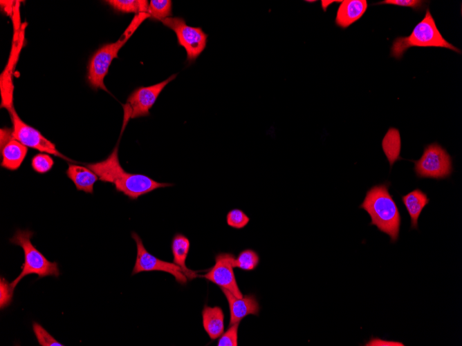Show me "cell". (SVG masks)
I'll return each instance as SVG.
<instances>
[{
    "label": "cell",
    "mask_w": 462,
    "mask_h": 346,
    "mask_svg": "<svg viewBox=\"0 0 462 346\" xmlns=\"http://www.w3.org/2000/svg\"><path fill=\"white\" fill-rule=\"evenodd\" d=\"M118 143L111 154L104 160L84 164L98 176L99 180L114 185L118 192H122L131 200L150 193L157 189L171 186L170 183L159 182L140 173H128L122 167L118 157Z\"/></svg>",
    "instance_id": "obj_1"
},
{
    "label": "cell",
    "mask_w": 462,
    "mask_h": 346,
    "mask_svg": "<svg viewBox=\"0 0 462 346\" xmlns=\"http://www.w3.org/2000/svg\"><path fill=\"white\" fill-rule=\"evenodd\" d=\"M389 182L375 185L369 189L360 209L366 211L371 217L370 225L390 237L394 243L398 239L401 223L398 208L389 192Z\"/></svg>",
    "instance_id": "obj_2"
},
{
    "label": "cell",
    "mask_w": 462,
    "mask_h": 346,
    "mask_svg": "<svg viewBox=\"0 0 462 346\" xmlns=\"http://www.w3.org/2000/svg\"><path fill=\"white\" fill-rule=\"evenodd\" d=\"M9 79L7 81L5 80L4 85H1V106L6 108L9 113L12 124V137L27 147L55 155L70 162H75L61 153L56 148L55 144L46 138L37 129L25 123L19 117L14 108L12 102L13 88L11 81Z\"/></svg>",
    "instance_id": "obj_3"
},
{
    "label": "cell",
    "mask_w": 462,
    "mask_h": 346,
    "mask_svg": "<svg viewBox=\"0 0 462 346\" xmlns=\"http://www.w3.org/2000/svg\"><path fill=\"white\" fill-rule=\"evenodd\" d=\"M147 18H149L147 13L136 15L123 34L115 42L105 44L93 53L87 67V79L91 87L109 92L104 85V79L108 74L112 61L118 57L119 50Z\"/></svg>",
    "instance_id": "obj_4"
},
{
    "label": "cell",
    "mask_w": 462,
    "mask_h": 346,
    "mask_svg": "<svg viewBox=\"0 0 462 346\" xmlns=\"http://www.w3.org/2000/svg\"><path fill=\"white\" fill-rule=\"evenodd\" d=\"M411 47L445 48L461 53L459 48L443 37L428 8L423 19L415 26L409 35L398 37L394 40L391 47V56L400 59Z\"/></svg>",
    "instance_id": "obj_5"
},
{
    "label": "cell",
    "mask_w": 462,
    "mask_h": 346,
    "mask_svg": "<svg viewBox=\"0 0 462 346\" xmlns=\"http://www.w3.org/2000/svg\"><path fill=\"white\" fill-rule=\"evenodd\" d=\"M33 232L28 229H17L10 242L22 248L24 253V262L21 266L20 274L10 283L13 289L19 282L26 276L36 274L39 278L46 276H59L58 265L56 262L49 261L31 242Z\"/></svg>",
    "instance_id": "obj_6"
},
{
    "label": "cell",
    "mask_w": 462,
    "mask_h": 346,
    "mask_svg": "<svg viewBox=\"0 0 462 346\" xmlns=\"http://www.w3.org/2000/svg\"><path fill=\"white\" fill-rule=\"evenodd\" d=\"M414 164L416 176L419 178L443 180L450 177L453 171L452 160L447 151L437 142L424 147V151Z\"/></svg>",
    "instance_id": "obj_7"
},
{
    "label": "cell",
    "mask_w": 462,
    "mask_h": 346,
    "mask_svg": "<svg viewBox=\"0 0 462 346\" xmlns=\"http://www.w3.org/2000/svg\"><path fill=\"white\" fill-rule=\"evenodd\" d=\"M176 77V74H174L160 83L149 86L138 87L129 95L126 103L122 104L124 119L121 134L130 119L149 115V110L155 104L162 90Z\"/></svg>",
    "instance_id": "obj_8"
},
{
    "label": "cell",
    "mask_w": 462,
    "mask_h": 346,
    "mask_svg": "<svg viewBox=\"0 0 462 346\" xmlns=\"http://www.w3.org/2000/svg\"><path fill=\"white\" fill-rule=\"evenodd\" d=\"M161 21L175 32L178 44L185 48L189 62L194 61L205 50L207 35L201 28L188 26L179 17H167Z\"/></svg>",
    "instance_id": "obj_9"
},
{
    "label": "cell",
    "mask_w": 462,
    "mask_h": 346,
    "mask_svg": "<svg viewBox=\"0 0 462 346\" xmlns=\"http://www.w3.org/2000/svg\"><path fill=\"white\" fill-rule=\"evenodd\" d=\"M131 238L136 242L137 249L136 259L131 275L145 271H160L172 274L176 281L181 285H185L187 282V277L178 265L174 262L162 260L149 253L137 233L133 231Z\"/></svg>",
    "instance_id": "obj_10"
},
{
    "label": "cell",
    "mask_w": 462,
    "mask_h": 346,
    "mask_svg": "<svg viewBox=\"0 0 462 346\" xmlns=\"http://www.w3.org/2000/svg\"><path fill=\"white\" fill-rule=\"evenodd\" d=\"M235 256L231 253H219L215 256V263L209 271L198 277L216 284L221 289L230 291L237 298H242L241 292L233 271V262Z\"/></svg>",
    "instance_id": "obj_11"
},
{
    "label": "cell",
    "mask_w": 462,
    "mask_h": 346,
    "mask_svg": "<svg viewBox=\"0 0 462 346\" xmlns=\"http://www.w3.org/2000/svg\"><path fill=\"white\" fill-rule=\"evenodd\" d=\"M28 153V147L14 139L9 128L1 129V166L16 171L21 165Z\"/></svg>",
    "instance_id": "obj_12"
},
{
    "label": "cell",
    "mask_w": 462,
    "mask_h": 346,
    "mask_svg": "<svg viewBox=\"0 0 462 346\" xmlns=\"http://www.w3.org/2000/svg\"><path fill=\"white\" fill-rule=\"evenodd\" d=\"M227 298L230 309L229 325L240 323L248 315L259 316L260 307L255 294H247L237 298L230 291L221 289Z\"/></svg>",
    "instance_id": "obj_13"
},
{
    "label": "cell",
    "mask_w": 462,
    "mask_h": 346,
    "mask_svg": "<svg viewBox=\"0 0 462 346\" xmlns=\"http://www.w3.org/2000/svg\"><path fill=\"white\" fill-rule=\"evenodd\" d=\"M367 6L366 0L342 1L336 12L335 24L346 28L362 17Z\"/></svg>",
    "instance_id": "obj_14"
},
{
    "label": "cell",
    "mask_w": 462,
    "mask_h": 346,
    "mask_svg": "<svg viewBox=\"0 0 462 346\" xmlns=\"http://www.w3.org/2000/svg\"><path fill=\"white\" fill-rule=\"evenodd\" d=\"M66 176L74 183L77 191L86 193H93L95 183L98 176L87 166L69 163L66 170Z\"/></svg>",
    "instance_id": "obj_15"
},
{
    "label": "cell",
    "mask_w": 462,
    "mask_h": 346,
    "mask_svg": "<svg viewBox=\"0 0 462 346\" xmlns=\"http://www.w3.org/2000/svg\"><path fill=\"white\" fill-rule=\"evenodd\" d=\"M190 247L189 239L182 233H176L171 242L173 254V262L178 265L188 280L198 277L197 271L191 270L186 267L185 262Z\"/></svg>",
    "instance_id": "obj_16"
},
{
    "label": "cell",
    "mask_w": 462,
    "mask_h": 346,
    "mask_svg": "<svg viewBox=\"0 0 462 346\" xmlns=\"http://www.w3.org/2000/svg\"><path fill=\"white\" fill-rule=\"evenodd\" d=\"M203 326L211 340L220 337L224 331V314L219 307L205 305L202 311Z\"/></svg>",
    "instance_id": "obj_17"
},
{
    "label": "cell",
    "mask_w": 462,
    "mask_h": 346,
    "mask_svg": "<svg viewBox=\"0 0 462 346\" xmlns=\"http://www.w3.org/2000/svg\"><path fill=\"white\" fill-rule=\"evenodd\" d=\"M401 200L411 219V229H418V218L423 209L429 203V199L420 189H415L403 195Z\"/></svg>",
    "instance_id": "obj_18"
},
{
    "label": "cell",
    "mask_w": 462,
    "mask_h": 346,
    "mask_svg": "<svg viewBox=\"0 0 462 346\" xmlns=\"http://www.w3.org/2000/svg\"><path fill=\"white\" fill-rule=\"evenodd\" d=\"M382 148L391 169L393 164L402 158L400 157L401 140L399 131L389 128L382 141Z\"/></svg>",
    "instance_id": "obj_19"
},
{
    "label": "cell",
    "mask_w": 462,
    "mask_h": 346,
    "mask_svg": "<svg viewBox=\"0 0 462 346\" xmlns=\"http://www.w3.org/2000/svg\"><path fill=\"white\" fill-rule=\"evenodd\" d=\"M114 10L121 13H147L148 1L146 0H109L106 1Z\"/></svg>",
    "instance_id": "obj_20"
},
{
    "label": "cell",
    "mask_w": 462,
    "mask_h": 346,
    "mask_svg": "<svg viewBox=\"0 0 462 346\" xmlns=\"http://www.w3.org/2000/svg\"><path fill=\"white\" fill-rule=\"evenodd\" d=\"M149 18L163 21L172 16V1L169 0H151L147 12Z\"/></svg>",
    "instance_id": "obj_21"
},
{
    "label": "cell",
    "mask_w": 462,
    "mask_h": 346,
    "mask_svg": "<svg viewBox=\"0 0 462 346\" xmlns=\"http://www.w3.org/2000/svg\"><path fill=\"white\" fill-rule=\"evenodd\" d=\"M259 263V256L253 249H246L241 251L233 262V267L244 271L256 269Z\"/></svg>",
    "instance_id": "obj_22"
},
{
    "label": "cell",
    "mask_w": 462,
    "mask_h": 346,
    "mask_svg": "<svg viewBox=\"0 0 462 346\" xmlns=\"http://www.w3.org/2000/svg\"><path fill=\"white\" fill-rule=\"evenodd\" d=\"M54 165V160L48 153H40L35 155L31 160V166L37 173L45 174Z\"/></svg>",
    "instance_id": "obj_23"
},
{
    "label": "cell",
    "mask_w": 462,
    "mask_h": 346,
    "mask_svg": "<svg viewBox=\"0 0 462 346\" xmlns=\"http://www.w3.org/2000/svg\"><path fill=\"white\" fill-rule=\"evenodd\" d=\"M250 222V218L239 209L229 211L226 215L227 224L236 229L244 228Z\"/></svg>",
    "instance_id": "obj_24"
},
{
    "label": "cell",
    "mask_w": 462,
    "mask_h": 346,
    "mask_svg": "<svg viewBox=\"0 0 462 346\" xmlns=\"http://www.w3.org/2000/svg\"><path fill=\"white\" fill-rule=\"evenodd\" d=\"M33 329L39 344L41 346H63L64 345L53 337L41 325L34 322Z\"/></svg>",
    "instance_id": "obj_25"
},
{
    "label": "cell",
    "mask_w": 462,
    "mask_h": 346,
    "mask_svg": "<svg viewBox=\"0 0 462 346\" xmlns=\"http://www.w3.org/2000/svg\"><path fill=\"white\" fill-rule=\"evenodd\" d=\"M239 325V323L229 325L228 329L220 336L217 345L237 346Z\"/></svg>",
    "instance_id": "obj_26"
},
{
    "label": "cell",
    "mask_w": 462,
    "mask_h": 346,
    "mask_svg": "<svg viewBox=\"0 0 462 346\" xmlns=\"http://www.w3.org/2000/svg\"><path fill=\"white\" fill-rule=\"evenodd\" d=\"M14 289L5 278L1 277L0 280V308L3 309L7 307L12 302Z\"/></svg>",
    "instance_id": "obj_27"
},
{
    "label": "cell",
    "mask_w": 462,
    "mask_h": 346,
    "mask_svg": "<svg viewBox=\"0 0 462 346\" xmlns=\"http://www.w3.org/2000/svg\"><path fill=\"white\" fill-rule=\"evenodd\" d=\"M427 1L422 0H384L380 1L378 4H390L403 7L411 8L415 11L423 10Z\"/></svg>",
    "instance_id": "obj_28"
},
{
    "label": "cell",
    "mask_w": 462,
    "mask_h": 346,
    "mask_svg": "<svg viewBox=\"0 0 462 346\" xmlns=\"http://www.w3.org/2000/svg\"><path fill=\"white\" fill-rule=\"evenodd\" d=\"M335 1L337 2V1H322L321 3L324 11H326L328 6H330L332 3Z\"/></svg>",
    "instance_id": "obj_29"
}]
</instances>
